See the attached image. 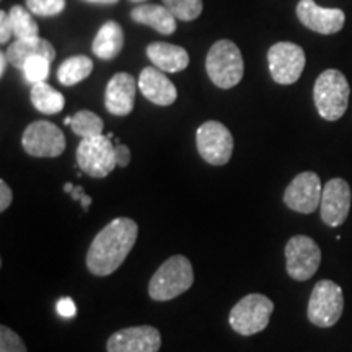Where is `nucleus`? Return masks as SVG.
<instances>
[{"instance_id":"nucleus-1","label":"nucleus","mask_w":352,"mask_h":352,"mask_svg":"<svg viewBox=\"0 0 352 352\" xmlns=\"http://www.w3.org/2000/svg\"><path fill=\"white\" fill-rule=\"evenodd\" d=\"M139 227L132 219L118 217L101 228L87 253V267L94 276L113 274L138 241Z\"/></svg>"},{"instance_id":"nucleus-2","label":"nucleus","mask_w":352,"mask_h":352,"mask_svg":"<svg viewBox=\"0 0 352 352\" xmlns=\"http://www.w3.org/2000/svg\"><path fill=\"white\" fill-rule=\"evenodd\" d=\"M192 283L195 272L191 261L183 254H175L152 276L148 283V296L155 302H168L191 289Z\"/></svg>"},{"instance_id":"nucleus-3","label":"nucleus","mask_w":352,"mask_h":352,"mask_svg":"<svg viewBox=\"0 0 352 352\" xmlns=\"http://www.w3.org/2000/svg\"><path fill=\"white\" fill-rule=\"evenodd\" d=\"M351 88L344 74L328 69L320 74L314 87L316 111L324 121H338L344 116L349 107Z\"/></svg>"},{"instance_id":"nucleus-4","label":"nucleus","mask_w":352,"mask_h":352,"mask_svg":"<svg viewBox=\"0 0 352 352\" xmlns=\"http://www.w3.org/2000/svg\"><path fill=\"white\" fill-rule=\"evenodd\" d=\"M206 70L215 87L228 90L239 85L243 78V56L230 39H219L212 44L206 57Z\"/></svg>"},{"instance_id":"nucleus-5","label":"nucleus","mask_w":352,"mask_h":352,"mask_svg":"<svg viewBox=\"0 0 352 352\" xmlns=\"http://www.w3.org/2000/svg\"><path fill=\"white\" fill-rule=\"evenodd\" d=\"M274 311V302L263 294H248L235 303L228 315V323L241 336H253L261 333L270 324Z\"/></svg>"},{"instance_id":"nucleus-6","label":"nucleus","mask_w":352,"mask_h":352,"mask_svg":"<svg viewBox=\"0 0 352 352\" xmlns=\"http://www.w3.org/2000/svg\"><path fill=\"white\" fill-rule=\"evenodd\" d=\"M344 310L342 289L329 279L318 280L308 300L307 316L318 328H331L338 323Z\"/></svg>"},{"instance_id":"nucleus-7","label":"nucleus","mask_w":352,"mask_h":352,"mask_svg":"<svg viewBox=\"0 0 352 352\" xmlns=\"http://www.w3.org/2000/svg\"><path fill=\"white\" fill-rule=\"evenodd\" d=\"M77 165L91 178H107L118 166L116 151L109 135L82 139L77 147Z\"/></svg>"},{"instance_id":"nucleus-8","label":"nucleus","mask_w":352,"mask_h":352,"mask_svg":"<svg viewBox=\"0 0 352 352\" xmlns=\"http://www.w3.org/2000/svg\"><path fill=\"white\" fill-rule=\"evenodd\" d=\"M285 270L294 280H308L318 271L321 264V250L314 239L296 235L287 241L284 250Z\"/></svg>"},{"instance_id":"nucleus-9","label":"nucleus","mask_w":352,"mask_h":352,"mask_svg":"<svg viewBox=\"0 0 352 352\" xmlns=\"http://www.w3.org/2000/svg\"><path fill=\"white\" fill-rule=\"evenodd\" d=\"M197 152L210 165L228 164L233 153V135L227 126L219 121H208L196 132Z\"/></svg>"},{"instance_id":"nucleus-10","label":"nucleus","mask_w":352,"mask_h":352,"mask_svg":"<svg viewBox=\"0 0 352 352\" xmlns=\"http://www.w3.org/2000/svg\"><path fill=\"white\" fill-rule=\"evenodd\" d=\"M267 64L272 80L279 85H292L305 69V52L296 43H276L267 51Z\"/></svg>"},{"instance_id":"nucleus-11","label":"nucleus","mask_w":352,"mask_h":352,"mask_svg":"<svg viewBox=\"0 0 352 352\" xmlns=\"http://www.w3.org/2000/svg\"><path fill=\"white\" fill-rule=\"evenodd\" d=\"M21 145L32 157L56 158L65 151V135L54 122L34 121L21 135Z\"/></svg>"},{"instance_id":"nucleus-12","label":"nucleus","mask_w":352,"mask_h":352,"mask_svg":"<svg viewBox=\"0 0 352 352\" xmlns=\"http://www.w3.org/2000/svg\"><path fill=\"white\" fill-rule=\"evenodd\" d=\"M321 192L323 186L320 176L314 171H303L285 188L284 204L294 212L314 214L321 204Z\"/></svg>"},{"instance_id":"nucleus-13","label":"nucleus","mask_w":352,"mask_h":352,"mask_svg":"<svg viewBox=\"0 0 352 352\" xmlns=\"http://www.w3.org/2000/svg\"><path fill=\"white\" fill-rule=\"evenodd\" d=\"M352 192L346 179L333 178L323 186L320 214L328 227H340L346 222L351 210Z\"/></svg>"},{"instance_id":"nucleus-14","label":"nucleus","mask_w":352,"mask_h":352,"mask_svg":"<svg viewBox=\"0 0 352 352\" xmlns=\"http://www.w3.org/2000/svg\"><path fill=\"white\" fill-rule=\"evenodd\" d=\"M162 346L160 331L153 327H129L109 336L108 352H158Z\"/></svg>"},{"instance_id":"nucleus-15","label":"nucleus","mask_w":352,"mask_h":352,"mask_svg":"<svg viewBox=\"0 0 352 352\" xmlns=\"http://www.w3.org/2000/svg\"><path fill=\"white\" fill-rule=\"evenodd\" d=\"M297 16L303 26L320 34H334L344 26L346 15L341 8H324L316 6L315 0H300Z\"/></svg>"},{"instance_id":"nucleus-16","label":"nucleus","mask_w":352,"mask_h":352,"mask_svg":"<svg viewBox=\"0 0 352 352\" xmlns=\"http://www.w3.org/2000/svg\"><path fill=\"white\" fill-rule=\"evenodd\" d=\"M139 83L127 72H118L109 78L104 91V107L113 116H127L134 109Z\"/></svg>"},{"instance_id":"nucleus-17","label":"nucleus","mask_w":352,"mask_h":352,"mask_svg":"<svg viewBox=\"0 0 352 352\" xmlns=\"http://www.w3.org/2000/svg\"><path fill=\"white\" fill-rule=\"evenodd\" d=\"M138 83L140 94L157 107H170L178 98L173 82L158 67H145L140 72Z\"/></svg>"},{"instance_id":"nucleus-18","label":"nucleus","mask_w":352,"mask_h":352,"mask_svg":"<svg viewBox=\"0 0 352 352\" xmlns=\"http://www.w3.org/2000/svg\"><path fill=\"white\" fill-rule=\"evenodd\" d=\"M147 56L152 64L164 72H182L189 65V54L182 46L170 43H152L147 47Z\"/></svg>"},{"instance_id":"nucleus-19","label":"nucleus","mask_w":352,"mask_h":352,"mask_svg":"<svg viewBox=\"0 0 352 352\" xmlns=\"http://www.w3.org/2000/svg\"><path fill=\"white\" fill-rule=\"evenodd\" d=\"M34 56H43L52 63L56 59V50L47 39L39 36L32 39H16L7 47L8 63L15 69H23L26 60Z\"/></svg>"},{"instance_id":"nucleus-20","label":"nucleus","mask_w":352,"mask_h":352,"mask_svg":"<svg viewBox=\"0 0 352 352\" xmlns=\"http://www.w3.org/2000/svg\"><path fill=\"white\" fill-rule=\"evenodd\" d=\"M132 20L140 25L151 26L160 34H173L176 32V16L165 6L144 3L131 12Z\"/></svg>"},{"instance_id":"nucleus-21","label":"nucleus","mask_w":352,"mask_h":352,"mask_svg":"<svg viewBox=\"0 0 352 352\" xmlns=\"http://www.w3.org/2000/svg\"><path fill=\"white\" fill-rule=\"evenodd\" d=\"M124 47V32L116 21H107L94 39V54L103 60H113Z\"/></svg>"},{"instance_id":"nucleus-22","label":"nucleus","mask_w":352,"mask_h":352,"mask_svg":"<svg viewBox=\"0 0 352 352\" xmlns=\"http://www.w3.org/2000/svg\"><path fill=\"white\" fill-rule=\"evenodd\" d=\"M30 100L32 104L43 114H57L64 109L65 98L60 91L52 88L50 83L39 82L32 85L30 91Z\"/></svg>"},{"instance_id":"nucleus-23","label":"nucleus","mask_w":352,"mask_h":352,"mask_svg":"<svg viewBox=\"0 0 352 352\" xmlns=\"http://www.w3.org/2000/svg\"><path fill=\"white\" fill-rule=\"evenodd\" d=\"M94 72V60L88 56H72L57 69V80L64 87H72L88 78Z\"/></svg>"},{"instance_id":"nucleus-24","label":"nucleus","mask_w":352,"mask_h":352,"mask_svg":"<svg viewBox=\"0 0 352 352\" xmlns=\"http://www.w3.org/2000/svg\"><path fill=\"white\" fill-rule=\"evenodd\" d=\"M13 26V36L16 39H32L39 36V26L32 12L21 6H13L8 12Z\"/></svg>"},{"instance_id":"nucleus-25","label":"nucleus","mask_w":352,"mask_h":352,"mask_svg":"<svg viewBox=\"0 0 352 352\" xmlns=\"http://www.w3.org/2000/svg\"><path fill=\"white\" fill-rule=\"evenodd\" d=\"M103 120H101L98 114L88 111V109H80V111L70 118V129L74 131V134H77L82 139L95 138V135L103 134Z\"/></svg>"},{"instance_id":"nucleus-26","label":"nucleus","mask_w":352,"mask_h":352,"mask_svg":"<svg viewBox=\"0 0 352 352\" xmlns=\"http://www.w3.org/2000/svg\"><path fill=\"white\" fill-rule=\"evenodd\" d=\"M164 6L173 13L178 20L192 21L202 13V0H164Z\"/></svg>"},{"instance_id":"nucleus-27","label":"nucleus","mask_w":352,"mask_h":352,"mask_svg":"<svg viewBox=\"0 0 352 352\" xmlns=\"http://www.w3.org/2000/svg\"><path fill=\"white\" fill-rule=\"evenodd\" d=\"M50 67H51L50 59H46V57L43 56H34L26 60L23 69H21V72H23L25 80L34 85V83L46 82V78L50 77Z\"/></svg>"},{"instance_id":"nucleus-28","label":"nucleus","mask_w":352,"mask_h":352,"mask_svg":"<svg viewBox=\"0 0 352 352\" xmlns=\"http://www.w3.org/2000/svg\"><path fill=\"white\" fill-rule=\"evenodd\" d=\"M26 8L38 16H56L64 12L65 0H26Z\"/></svg>"},{"instance_id":"nucleus-29","label":"nucleus","mask_w":352,"mask_h":352,"mask_svg":"<svg viewBox=\"0 0 352 352\" xmlns=\"http://www.w3.org/2000/svg\"><path fill=\"white\" fill-rule=\"evenodd\" d=\"M0 352H28L25 342L13 329L0 327Z\"/></svg>"},{"instance_id":"nucleus-30","label":"nucleus","mask_w":352,"mask_h":352,"mask_svg":"<svg viewBox=\"0 0 352 352\" xmlns=\"http://www.w3.org/2000/svg\"><path fill=\"white\" fill-rule=\"evenodd\" d=\"M57 314L64 316V318H74L77 314L76 302H74L70 297L59 298V302H57Z\"/></svg>"},{"instance_id":"nucleus-31","label":"nucleus","mask_w":352,"mask_h":352,"mask_svg":"<svg viewBox=\"0 0 352 352\" xmlns=\"http://www.w3.org/2000/svg\"><path fill=\"white\" fill-rule=\"evenodd\" d=\"M13 36V26L10 15L7 12H0V43L6 44Z\"/></svg>"},{"instance_id":"nucleus-32","label":"nucleus","mask_w":352,"mask_h":352,"mask_svg":"<svg viewBox=\"0 0 352 352\" xmlns=\"http://www.w3.org/2000/svg\"><path fill=\"white\" fill-rule=\"evenodd\" d=\"M13 201V192L8 184L0 179V212H6Z\"/></svg>"},{"instance_id":"nucleus-33","label":"nucleus","mask_w":352,"mask_h":352,"mask_svg":"<svg viewBox=\"0 0 352 352\" xmlns=\"http://www.w3.org/2000/svg\"><path fill=\"white\" fill-rule=\"evenodd\" d=\"M114 151H116V160H118V166H124L129 165L131 162V151L127 145H122L120 142L114 144Z\"/></svg>"},{"instance_id":"nucleus-34","label":"nucleus","mask_w":352,"mask_h":352,"mask_svg":"<svg viewBox=\"0 0 352 352\" xmlns=\"http://www.w3.org/2000/svg\"><path fill=\"white\" fill-rule=\"evenodd\" d=\"M7 64H10V63H8L7 52H0V77H3V76H6Z\"/></svg>"},{"instance_id":"nucleus-35","label":"nucleus","mask_w":352,"mask_h":352,"mask_svg":"<svg viewBox=\"0 0 352 352\" xmlns=\"http://www.w3.org/2000/svg\"><path fill=\"white\" fill-rule=\"evenodd\" d=\"M83 195H85V192H83V188L82 186H76V188L72 189V192H70L72 199H76V201H80Z\"/></svg>"},{"instance_id":"nucleus-36","label":"nucleus","mask_w":352,"mask_h":352,"mask_svg":"<svg viewBox=\"0 0 352 352\" xmlns=\"http://www.w3.org/2000/svg\"><path fill=\"white\" fill-rule=\"evenodd\" d=\"M80 202H82V209L83 210H88V208H90V204H91V197L87 196V195H83Z\"/></svg>"},{"instance_id":"nucleus-37","label":"nucleus","mask_w":352,"mask_h":352,"mask_svg":"<svg viewBox=\"0 0 352 352\" xmlns=\"http://www.w3.org/2000/svg\"><path fill=\"white\" fill-rule=\"evenodd\" d=\"M85 2H91V3H103V6H114L120 0H85Z\"/></svg>"},{"instance_id":"nucleus-38","label":"nucleus","mask_w":352,"mask_h":352,"mask_svg":"<svg viewBox=\"0 0 352 352\" xmlns=\"http://www.w3.org/2000/svg\"><path fill=\"white\" fill-rule=\"evenodd\" d=\"M74 188H76V186H72V184H70V183H67V184H65L64 191H65V192H72V189H74Z\"/></svg>"},{"instance_id":"nucleus-39","label":"nucleus","mask_w":352,"mask_h":352,"mask_svg":"<svg viewBox=\"0 0 352 352\" xmlns=\"http://www.w3.org/2000/svg\"><path fill=\"white\" fill-rule=\"evenodd\" d=\"M64 124H65V126H70V116H69V118H65V120H64Z\"/></svg>"},{"instance_id":"nucleus-40","label":"nucleus","mask_w":352,"mask_h":352,"mask_svg":"<svg viewBox=\"0 0 352 352\" xmlns=\"http://www.w3.org/2000/svg\"><path fill=\"white\" fill-rule=\"evenodd\" d=\"M131 2H144V0H131Z\"/></svg>"}]
</instances>
